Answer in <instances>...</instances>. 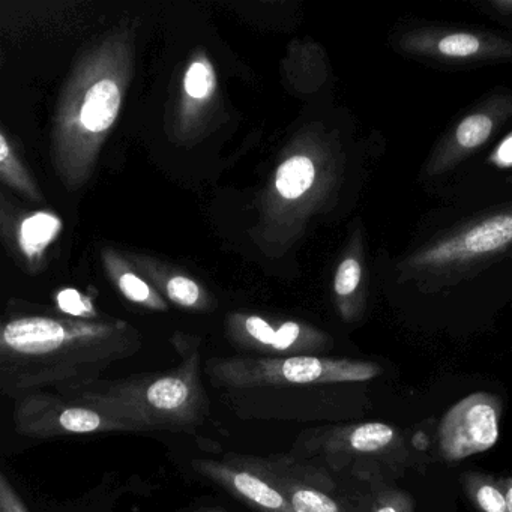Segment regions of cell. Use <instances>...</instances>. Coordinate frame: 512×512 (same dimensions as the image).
<instances>
[{
  "mask_svg": "<svg viewBox=\"0 0 512 512\" xmlns=\"http://www.w3.org/2000/svg\"><path fill=\"white\" fill-rule=\"evenodd\" d=\"M119 329L103 325H68L52 317H20L5 323L0 334V394L88 385L134 352Z\"/></svg>",
  "mask_w": 512,
  "mask_h": 512,
  "instance_id": "cell-1",
  "label": "cell"
},
{
  "mask_svg": "<svg viewBox=\"0 0 512 512\" xmlns=\"http://www.w3.org/2000/svg\"><path fill=\"white\" fill-rule=\"evenodd\" d=\"M58 392L113 418L131 422L140 431L193 433L205 424L211 412L197 353L185 358L175 370L100 379Z\"/></svg>",
  "mask_w": 512,
  "mask_h": 512,
  "instance_id": "cell-2",
  "label": "cell"
},
{
  "mask_svg": "<svg viewBox=\"0 0 512 512\" xmlns=\"http://www.w3.org/2000/svg\"><path fill=\"white\" fill-rule=\"evenodd\" d=\"M206 377L223 391L266 388V386H323L370 382L382 374L376 362L353 359L290 356V358L211 359Z\"/></svg>",
  "mask_w": 512,
  "mask_h": 512,
  "instance_id": "cell-3",
  "label": "cell"
},
{
  "mask_svg": "<svg viewBox=\"0 0 512 512\" xmlns=\"http://www.w3.org/2000/svg\"><path fill=\"white\" fill-rule=\"evenodd\" d=\"M14 430L26 439L53 440L101 433H140L131 422L77 403L55 389L14 398Z\"/></svg>",
  "mask_w": 512,
  "mask_h": 512,
  "instance_id": "cell-4",
  "label": "cell"
},
{
  "mask_svg": "<svg viewBox=\"0 0 512 512\" xmlns=\"http://www.w3.org/2000/svg\"><path fill=\"white\" fill-rule=\"evenodd\" d=\"M500 415L502 403L490 392H473L458 401L437 430L442 457L457 463L493 448L500 436Z\"/></svg>",
  "mask_w": 512,
  "mask_h": 512,
  "instance_id": "cell-5",
  "label": "cell"
},
{
  "mask_svg": "<svg viewBox=\"0 0 512 512\" xmlns=\"http://www.w3.org/2000/svg\"><path fill=\"white\" fill-rule=\"evenodd\" d=\"M226 457L259 473L266 481L275 485L295 512H347L328 493L331 488L328 476L292 455L253 457L227 454Z\"/></svg>",
  "mask_w": 512,
  "mask_h": 512,
  "instance_id": "cell-6",
  "label": "cell"
},
{
  "mask_svg": "<svg viewBox=\"0 0 512 512\" xmlns=\"http://www.w3.org/2000/svg\"><path fill=\"white\" fill-rule=\"evenodd\" d=\"M400 443V434L394 425L383 422L335 425L304 431L296 440L292 457L340 458L353 455H380L389 452Z\"/></svg>",
  "mask_w": 512,
  "mask_h": 512,
  "instance_id": "cell-7",
  "label": "cell"
},
{
  "mask_svg": "<svg viewBox=\"0 0 512 512\" xmlns=\"http://www.w3.org/2000/svg\"><path fill=\"white\" fill-rule=\"evenodd\" d=\"M512 244V212L485 218L463 232L455 233L412 259L416 268H443L479 259Z\"/></svg>",
  "mask_w": 512,
  "mask_h": 512,
  "instance_id": "cell-8",
  "label": "cell"
},
{
  "mask_svg": "<svg viewBox=\"0 0 512 512\" xmlns=\"http://www.w3.org/2000/svg\"><path fill=\"white\" fill-rule=\"evenodd\" d=\"M191 467L197 475L209 479L256 512H295L275 485L259 473L224 457L194 458Z\"/></svg>",
  "mask_w": 512,
  "mask_h": 512,
  "instance_id": "cell-9",
  "label": "cell"
},
{
  "mask_svg": "<svg viewBox=\"0 0 512 512\" xmlns=\"http://www.w3.org/2000/svg\"><path fill=\"white\" fill-rule=\"evenodd\" d=\"M121 106V94L112 80H101L86 94L82 109V124L89 131L107 130L115 122Z\"/></svg>",
  "mask_w": 512,
  "mask_h": 512,
  "instance_id": "cell-10",
  "label": "cell"
},
{
  "mask_svg": "<svg viewBox=\"0 0 512 512\" xmlns=\"http://www.w3.org/2000/svg\"><path fill=\"white\" fill-rule=\"evenodd\" d=\"M464 491L481 512H508L502 482L481 472H466L461 476Z\"/></svg>",
  "mask_w": 512,
  "mask_h": 512,
  "instance_id": "cell-11",
  "label": "cell"
},
{
  "mask_svg": "<svg viewBox=\"0 0 512 512\" xmlns=\"http://www.w3.org/2000/svg\"><path fill=\"white\" fill-rule=\"evenodd\" d=\"M316 170L307 157L287 160L277 172V188L286 199H298L313 185Z\"/></svg>",
  "mask_w": 512,
  "mask_h": 512,
  "instance_id": "cell-12",
  "label": "cell"
},
{
  "mask_svg": "<svg viewBox=\"0 0 512 512\" xmlns=\"http://www.w3.org/2000/svg\"><path fill=\"white\" fill-rule=\"evenodd\" d=\"M61 221L50 214L32 215L22 226V245L26 253H40L59 232Z\"/></svg>",
  "mask_w": 512,
  "mask_h": 512,
  "instance_id": "cell-13",
  "label": "cell"
},
{
  "mask_svg": "<svg viewBox=\"0 0 512 512\" xmlns=\"http://www.w3.org/2000/svg\"><path fill=\"white\" fill-rule=\"evenodd\" d=\"M493 133V121L485 113H473L467 116L455 130V140L461 149H476L487 142Z\"/></svg>",
  "mask_w": 512,
  "mask_h": 512,
  "instance_id": "cell-14",
  "label": "cell"
},
{
  "mask_svg": "<svg viewBox=\"0 0 512 512\" xmlns=\"http://www.w3.org/2000/svg\"><path fill=\"white\" fill-rule=\"evenodd\" d=\"M481 50V40L472 34L446 35L437 44V52L448 58H470Z\"/></svg>",
  "mask_w": 512,
  "mask_h": 512,
  "instance_id": "cell-15",
  "label": "cell"
},
{
  "mask_svg": "<svg viewBox=\"0 0 512 512\" xmlns=\"http://www.w3.org/2000/svg\"><path fill=\"white\" fill-rule=\"evenodd\" d=\"M214 89V73L205 62L191 65L185 76V91L190 97L205 98Z\"/></svg>",
  "mask_w": 512,
  "mask_h": 512,
  "instance_id": "cell-16",
  "label": "cell"
},
{
  "mask_svg": "<svg viewBox=\"0 0 512 512\" xmlns=\"http://www.w3.org/2000/svg\"><path fill=\"white\" fill-rule=\"evenodd\" d=\"M362 269L358 260L349 257L341 263L335 277V292L341 298L353 295L358 289L359 281H361Z\"/></svg>",
  "mask_w": 512,
  "mask_h": 512,
  "instance_id": "cell-17",
  "label": "cell"
},
{
  "mask_svg": "<svg viewBox=\"0 0 512 512\" xmlns=\"http://www.w3.org/2000/svg\"><path fill=\"white\" fill-rule=\"evenodd\" d=\"M371 512H418L409 494L401 490H385L374 499Z\"/></svg>",
  "mask_w": 512,
  "mask_h": 512,
  "instance_id": "cell-18",
  "label": "cell"
},
{
  "mask_svg": "<svg viewBox=\"0 0 512 512\" xmlns=\"http://www.w3.org/2000/svg\"><path fill=\"white\" fill-rule=\"evenodd\" d=\"M167 290H169L170 299L175 301L176 304L182 305V307H193L199 301V287L188 278H172Z\"/></svg>",
  "mask_w": 512,
  "mask_h": 512,
  "instance_id": "cell-19",
  "label": "cell"
},
{
  "mask_svg": "<svg viewBox=\"0 0 512 512\" xmlns=\"http://www.w3.org/2000/svg\"><path fill=\"white\" fill-rule=\"evenodd\" d=\"M0 512H31L5 472H0Z\"/></svg>",
  "mask_w": 512,
  "mask_h": 512,
  "instance_id": "cell-20",
  "label": "cell"
},
{
  "mask_svg": "<svg viewBox=\"0 0 512 512\" xmlns=\"http://www.w3.org/2000/svg\"><path fill=\"white\" fill-rule=\"evenodd\" d=\"M121 289L131 301L145 302L149 299V287L145 281L133 274H125L121 278Z\"/></svg>",
  "mask_w": 512,
  "mask_h": 512,
  "instance_id": "cell-21",
  "label": "cell"
},
{
  "mask_svg": "<svg viewBox=\"0 0 512 512\" xmlns=\"http://www.w3.org/2000/svg\"><path fill=\"white\" fill-rule=\"evenodd\" d=\"M59 307L65 313L73 314V316H80L88 310V305L83 302L82 296L74 289H67L59 293L58 296Z\"/></svg>",
  "mask_w": 512,
  "mask_h": 512,
  "instance_id": "cell-22",
  "label": "cell"
},
{
  "mask_svg": "<svg viewBox=\"0 0 512 512\" xmlns=\"http://www.w3.org/2000/svg\"><path fill=\"white\" fill-rule=\"evenodd\" d=\"M491 163L499 169L512 167V133L497 146L490 158Z\"/></svg>",
  "mask_w": 512,
  "mask_h": 512,
  "instance_id": "cell-23",
  "label": "cell"
},
{
  "mask_svg": "<svg viewBox=\"0 0 512 512\" xmlns=\"http://www.w3.org/2000/svg\"><path fill=\"white\" fill-rule=\"evenodd\" d=\"M502 482L503 491H505L506 508L508 512H512V476L500 479Z\"/></svg>",
  "mask_w": 512,
  "mask_h": 512,
  "instance_id": "cell-24",
  "label": "cell"
},
{
  "mask_svg": "<svg viewBox=\"0 0 512 512\" xmlns=\"http://www.w3.org/2000/svg\"><path fill=\"white\" fill-rule=\"evenodd\" d=\"M193 512H229L224 506H203V508L196 509Z\"/></svg>",
  "mask_w": 512,
  "mask_h": 512,
  "instance_id": "cell-25",
  "label": "cell"
},
{
  "mask_svg": "<svg viewBox=\"0 0 512 512\" xmlns=\"http://www.w3.org/2000/svg\"><path fill=\"white\" fill-rule=\"evenodd\" d=\"M493 5L496 8H508V10H512V2H493Z\"/></svg>",
  "mask_w": 512,
  "mask_h": 512,
  "instance_id": "cell-26",
  "label": "cell"
}]
</instances>
